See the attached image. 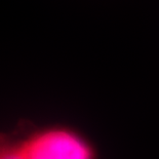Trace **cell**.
<instances>
[{"mask_svg": "<svg viewBox=\"0 0 159 159\" xmlns=\"http://www.w3.org/2000/svg\"><path fill=\"white\" fill-rule=\"evenodd\" d=\"M13 129L27 159H100L93 142L72 125L21 120Z\"/></svg>", "mask_w": 159, "mask_h": 159, "instance_id": "6da1fadb", "label": "cell"}, {"mask_svg": "<svg viewBox=\"0 0 159 159\" xmlns=\"http://www.w3.org/2000/svg\"><path fill=\"white\" fill-rule=\"evenodd\" d=\"M0 159H27L15 129L0 133Z\"/></svg>", "mask_w": 159, "mask_h": 159, "instance_id": "7a4b0ae2", "label": "cell"}]
</instances>
